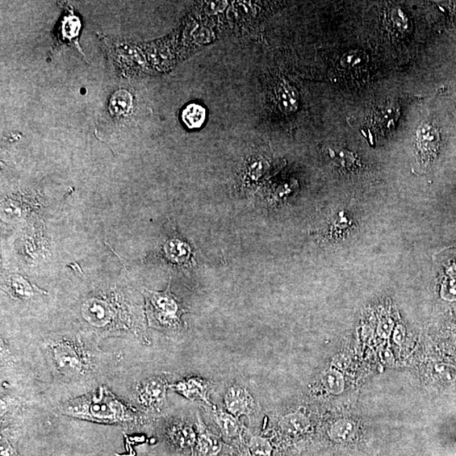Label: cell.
Segmentation results:
<instances>
[{"instance_id":"obj_1","label":"cell","mask_w":456,"mask_h":456,"mask_svg":"<svg viewBox=\"0 0 456 456\" xmlns=\"http://www.w3.org/2000/svg\"><path fill=\"white\" fill-rule=\"evenodd\" d=\"M60 411L77 419L126 429L138 428L144 421V417L135 408L112 394L106 386L65 401L60 405Z\"/></svg>"},{"instance_id":"obj_2","label":"cell","mask_w":456,"mask_h":456,"mask_svg":"<svg viewBox=\"0 0 456 456\" xmlns=\"http://www.w3.org/2000/svg\"><path fill=\"white\" fill-rule=\"evenodd\" d=\"M46 351L54 371L67 380L89 378L98 370L100 350L78 337L52 339L46 345Z\"/></svg>"},{"instance_id":"obj_3","label":"cell","mask_w":456,"mask_h":456,"mask_svg":"<svg viewBox=\"0 0 456 456\" xmlns=\"http://www.w3.org/2000/svg\"><path fill=\"white\" fill-rule=\"evenodd\" d=\"M82 315L101 337L131 336L148 344V339L126 308L110 300L93 299L82 308Z\"/></svg>"},{"instance_id":"obj_4","label":"cell","mask_w":456,"mask_h":456,"mask_svg":"<svg viewBox=\"0 0 456 456\" xmlns=\"http://www.w3.org/2000/svg\"><path fill=\"white\" fill-rule=\"evenodd\" d=\"M145 313L150 327L169 334H177L183 329L181 317L188 312L171 294L170 282L164 292L145 288Z\"/></svg>"},{"instance_id":"obj_5","label":"cell","mask_w":456,"mask_h":456,"mask_svg":"<svg viewBox=\"0 0 456 456\" xmlns=\"http://www.w3.org/2000/svg\"><path fill=\"white\" fill-rule=\"evenodd\" d=\"M167 382L153 376L138 383L136 389L138 403L148 411H160L166 403Z\"/></svg>"},{"instance_id":"obj_6","label":"cell","mask_w":456,"mask_h":456,"mask_svg":"<svg viewBox=\"0 0 456 456\" xmlns=\"http://www.w3.org/2000/svg\"><path fill=\"white\" fill-rule=\"evenodd\" d=\"M417 150L422 164L426 166L436 157L441 136L438 129L429 123H422L417 131Z\"/></svg>"},{"instance_id":"obj_7","label":"cell","mask_w":456,"mask_h":456,"mask_svg":"<svg viewBox=\"0 0 456 456\" xmlns=\"http://www.w3.org/2000/svg\"><path fill=\"white\" fill-rule=\"evenodd\" d=\"M166 438L174 450L185 454L188 452H195L198 435L192 426L183 422H177L167 429Z\"/></svg>"},{"instance_id":"obj_8","label":"cell","mask_w":456,"mask_h":456,"mask_svg":"<svg viewBox=\"0 0 456 456\" xmlns=\"http://www.w3.org/2000/svg\"><path fill=\"white\" fill-rule=\"evenodd\" d=\"M226 407L233 415H250L254 411V400L245 388L232 386L226 393Z\"/></svg>"},{"instance_id":"obj_9","label":"cell","mask_w":456,"mask_h":456,"mask_svg":"<svg viewBox=\"0 0 456 456\" xmlns=\"http://www.w3.org/2000/svg\"><path fill=\"white\" fill-rule=\"evenodd\" d=\"M198 438L195 453L196 456H219L225 450L223 441L216 434L209 432L199 419Z\"/></svg>"},{"instance_id":"obj_10","label":"cell","mask_w":456,"mask_h":456,"mask_svg":"<svg viewBox=\"0 0 456 456\" xmlns=\"http://www.w3.org/2000/svg\"><path fill=\"white\" fill-rule=\"evenodd\" d=\"M175 391L185 396L190 400H202L208 403L207 399V384L204 380L198 378H190L181 380L170 386Z\"/></svg>"},{"instance_id":"obj_11","label":"cell","mask_w":456,"mask_h":456,"mask_svg":"<svg viewBox=\"0 0 456 456\" xmlns=\"http://www.w3.org/2000/svg\"><path fill=\"white\" fill-rule=\"evenodd\" d=\"M356 431L357 429L353 421L341 419L334 422L330 428L329 437L334 443H347L354 438Z\"/></svg>"},{"instance_id":"obj_12","label":"cell","mask_w":456,"mask_h":456,"mask_svg":"<svg viewBox=\"0 0 456 456\" xmlns=\"http://www.w3.org/2000/svg\"><path fill=\"white\" fill-rule=\"evenodd\" d=\"M280 425L284 433L291 436H297L308 429L309 421L302 413L295 412L284 417Z\"/></svg>"},{"instance_id":"obj_13","label":"cell","mask_w":456,"mask_h":456,"mask_svg":"<svg viewBox=\"0 0 456 456\" xmlns=\"http://www.w3.org/2000/svg\"><path fill=\"white\" fill-rule=\"evenodd\" d=\"M326 154L334 165L343 170H353L357 166V159L354 154L338 146H328Z\"/></svg>"},{"instance_id":"obj_14","label":"cell","mask_w":456,"mask_h":456,"mask_svg":"<svg viewBox=\"0 0 456 456\" xmlns=\"http://www.w3.org/2000/svg\"><path fill=\"white\" fill-rule=\"evenodd\" d=\"M206 110L202 105L196 103H192L188 105L183 110L182 114L183 122L190 129L202 127L204 120H206Z\"/></svg>"},{"instance_id":"obj_15","label":"cell","mask_w":456,"mask_h":456,"mask_svg":"<svg viewBox=\"0 0 456 456\" xmlns=\"http://www.w3.org/2000/svg\"><path fill=\"white\" fill-rule=\"evenodd\" d=\"M217 424L221 434L227 438H235L240 434V425L236 419L228 413L220 412L216 415Z\"/></svg>"},{"instance_id":"obj_16","label":"cell","mask_w":456,"mask_h":456,"mask_svg":"<svg viewBox=\"0 0 456 456\" xmlns=\"http://www.w3.org/2000/svg\"><path fill=\"white\" fill-rule=\"evenodd\" d=\"M248 452L250 456H272L274 447L269 439L255 435L249 439Z\"/></svg>"},{"instance_id":"obj_17","label":"cell","mask_w":456,"mask_h":456,"mask_svg":"<svg viewBox=\"0 0 456 456\" xmlns=\"http://www.w3.org/2000/svg\"><path fill=\"white\" fill-rule=\"evenodd\" d=\"M369 57L364 52L359 51V50H353L346 53L342 57L341 64L343 68L353 71L362 70L364 67L367 64Z\"/></svg>"},{"instance_id":"obj_18","label":"cell","mask_w":456,"mask_h":456,"mask_svg":"<svg viewBox=\"0 0 456 456\" xmlns=\"http://www.w3.org/2000/svg\"><path fill=\"white\" fill-rule=\"evenodd\" d=\"M131 97L126 91H117L110 101V110L116 115H124L131 110Z\"/></svg>"},{"instance_id":"obj_19","label":"cell","mask_w":456,"mask_h":456,"mask_svg":"<svg viewBox=\"0 0 456 456\" xmlns=\"http://www.w3.org/2000/svg\"><path fill=\"white\" fill-rule=\"evenodd\" d=\"M351 224L353 221L346 216L345 211L339 212L332 217V223L329 225V233L333 237H341L350 231Z\"/></svg>"},{"instance_id":"obj_20","label":"cell","mask_w":456,"mask_h":456,"mask_svg":"<svg viewBox=\"0 0 456 456\" xmlns=\"http://www.w3.org/2000/svg\"><path fill=\"white\" fill-rule=\"evenodd\" d=\"M322 382H323L325 387L332 394H340L344 391V379L340 372L334 370L325 372Z\"/></svg>"},{"instance_id":"obj_21","label":"cell","mask_w":456,"mask_h":456,"mask_svg":"<svg viewBox=\"0 0 456 456\" xmlns=\"http://www.w3.org/2000/svg\"><path fill=\"white\" fill-rule=\"evenodd\" d=\"M282 91L280 95V101L286 111L292 112L298 110L299 98L298 93L291 86H284L280 89Z\"/></svg>"},{"instance_id":"obj_22","label":"cell","mask_w":456,"mask_h":456,"mask_svg":"<svg viewBox=\"0 0 456 456\" xmlns=\"http://www.w3.org/2000/svg\"><path fill=\"white\" fill-rule=\"evenodd\" d=\"M13 282L12 288H13L15 294L20 297V298L29 299L34 294V290L23 279H15Z\"/></svg>"},{"instance_id":"obj_23","label":"cell","mask_w":456,"mask_h":456,"mask_svg":"<svg viewBox=\"0 0 456 456\" xmlns=\"http://www.w3.org/2000/svg\"><path fill=\"white\" fill-rule=\"evenodd\" d=\"M1 456H18V451L11 445V443L3 438L1 441Z\"/></svg>"}]
</instances>
